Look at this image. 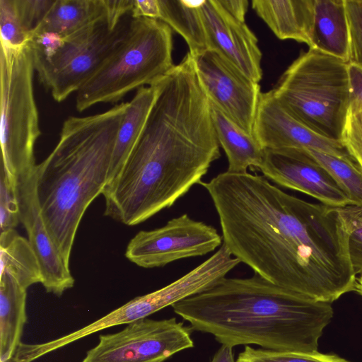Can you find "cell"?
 Returning <instances> with one entry per match:
<instances>
[{
  "mask_svg": "<svg viewBox=\"0 0 362 362\" xmlns=\"http://www.w3.org/2000/svg\"><path fill=\"white\" fill-rule=\"evenodd\" d=\"M236 362H349L334 354L277 351L246 346Z\"/></svg>",
  "mask_w": 362,
  "mask_h": 362,
  "instance_id": "cell-26",
  "label": "cell"
},
{
  "mask_svg": "<svg viewBox=\"0 0 362 362\" xmlns=\"http://www.w3.org/2000/svg\"><path fill=\"white\" fill-rule=\"evenodd\" d=\"M310 49L349 61V31L344 0H315Z\"/></svg>",
  "mask_w": 362,
  "mask_h": 362,
  "instance_id": "cell-19",
  "label": "cell"
},
{
  "mask_svg": "<svg viewBox=\"0 0 362 362\" xmlns=\"http://www.w3.org/2000/svg\"><path fill=\"white\" fill-rule=\"evenodd\" d=\"M158 92L142 134L104 189V214L135 226L172 206L221 156L210 103L194 67L175 66Z\"/></svg>",
  "mask_w": 362,
  "mask_h": 362,
  "instance_id": "cell-2",
  "label": "cell"
},
{
  "mask_svg": "<svg viewBox=\"0 0 362 362\" xmlns=\"http://www.w3.org/2000/svg\"><path fill=\"white\" fill-rule=\"evenodd\" d=\"M16 192L21 222L40 267L41 284L47 292L60 296L74 286V279L69 264L56 247L45 225L37 196L36 166L16 181Z\"/></svg>",
  "mask_w": 362,
  "mask_h": 362,
  "instance_id": "cell-13",
  "label": "cell"
},
{
  "mask_svg": "<svg viewBox=\"0 0 362 362\" xmlns=\"http://www.w3.org/2000/svg\"><path fill=\"white\" fill-rule=\"evenodd\" d=\"M305 151L327 170L349 198L351 205L362 206V171L352 159L313 149Z\"/></svg>",
  "mask_w": 362,
  "mask_h": 362,
  "instance_id": "cell-25",
  "label": "cell"
},
{
  "mask_svg": "<svg viewBox=\"0 0 362 362\" xmlns=\"http://www.w3.org/2000/svg\"><path fill=\"white\" fill-rule=\"evenodd\" d=\"M258 170L267 180L308 194L324 205L334 208L351 205L331 175L305 150L264 149Z\"/></svg>",
  "mask_w": 362,
  "mask_h": 362,
  "instance_id": "cell-12",
  "label": "cell"
},
{
  "mask_svg": "<svg viewBox=\"0 0 362 362\" xmlns=\"http://www.w3.org/2000/svg\"><path fill=\"white\" fill-rule=\"evenodd\" d=\"M221 5L232 16L245 21L248 8L247 0H219Z\"/></svg>",
  "mask_w": 362,
  "mask_h": 362,
  "instance_id": "cell-35",
  "label": "cell"
},
{
  "mask_svg": "<svg viewBox=\"0 0 362 362\" xmlns=\"http://www.w3.org/2000/svg\"><path fill=\"white\" fill-rule=\"evenodd\" d=\"M200 11L209 49L218 52L259 83L262 78V54L257 37L245 21L229 14L219 0H204Z\"/></svg>",
  "mask_w": 362,
  "mask_h": 362,
  "instance_id": "cell-15",
  "label": "cell"
},
{
  "mask_svg": "<svg viewBox=\"0 0 362 362\" xmlns=\"http://www.w3.org/2000/svg\"><path fill=\"white\" fill-rule=\"evenodd\" d=\"M252 7L279 39L311 47L315 0H253Z\"/></svg>",
  "mask_w": 362,
  "mask_h": 362,
  "instance_id": "cell-17",
  "label": "cell"
},
{
  "mask_svg": "<svg viewBox=\"0 0 362 362\" xmlns=\"http://www.w3.org/2000/svg\"><path fill=\"white\" fill-rule=\"evenodd\" d=\"M178 301V293L168 284L150 293L138 296L106 315L73 332L40 344L18 346L13 362H33L83 337L115 326L129 325Z\"/></svg>",
  "mask_w": 362,
  "mask_h": 362,
  "instance_id": "cell-16",
  "label": "cell"
},
{
  "mask_svg": "<svg viewBox=\"0 0 362 362\" xmlns=\"http://www.w3.org/2000/svg\"><path fill=\"white\" fill-rule=\"evenodd\" d=\"M346 235L347 249L356 275H362V209L349 205L339 208Z\"/></svg>",
  "mask_w": 362,
  "mask_h": 362,
  "instance_id": "cell-27",
  "label": "cell"
},
{
  "mask_svg": "<svg viewBox=\"0 0 362 362\" xmlns=\"http://www.w3.org/2000/svg\"><path fill=\"white\" fill-rule=\"evenodd\" d=\"M349 76V111L362 110V68L356 64L348 63Z\"/></svg>",
  "mask_w": 362,
  "mask_h": 362,
  "instance_id": "cell-33",
  "label": "cell"
},
{
  "mask_svg": "<svg viewBox=\"0 0 362 362\" xmlns=\"http://www.w3.org/2000/svg\"><path fill=\"white\" fill-rule=\"evenodd\" d=\"M132 16L160 20V9L158 0H134Z\"/></svg>",
  "mask_w": 362,
  "mask_h": 362,
  "instance_id": "cell-34",
  "label": "cell"
},
{
  "mask_svg": "<svg viewBox=\"0 0 362 362\" xmlns=\"http://www.w3.org/2000/svg\"><path fill=\"white\" fill-rule=\"evenodd\" d=\"M54 1V0H14L21 25L30 39Z\"/></svg>",
  "mask_w": 362,
  "mask_h": 362,
  "instance_id": "cell-31",
  "label": "cell"
},
{
  "mask_svg": "<svg viewBox=\"0 0 362 362\" xmlns=\"http://www.w3.org/2000/svg\"><path fill=\"white\" fill-rule=\"evenodd\" d=\"M253 131L264 149H313L352 159L341 141L325 138L294 119L272 90L260 95Z\"/></svg>",
  "mask_w": 362,
  "mask_h": 362,
  "instance_id": "cell-14",
  "label": "cell"
},
{
  "mask_svg": "<svg viewBox=\"0 0 362 362\" xmlns=\"http://www.w3.org/2000/svg\"><path fill=\"white\" fill-rule=\"evenodd\" d=\"M132 18L129 14L115 21L107 14L63 37L54 50L32 52L38 79L55 101L61 103L78 90L125 38Z\"/></svg>",
  "mask_w": 362,
  "mask_h": 362,
  "instance_id": "cell-8",
  "label": "cell"
},
{
  "mask_svg": "<svg viewBox=\"0 0 362 362\" xmlns=\"http://www.w3.org/2000/svg\"><path fill=\"white\" fill-rule=\"evenodd\" d=\"M26 289L6 274L0 279V362H13L26 316Z\"/></svg>",
  "mask_w": 362,
  "mask_h": 362,
  "instance_id": "cell-21",
  "label": "cell"
},
{
  "mask_svg": "<svg viewBox=\"0 0 362 362\" xmlns=\"http://www.w3.org/2000/svg\"><path fill=\"white\" fill-rule=\"evenodd\" d=\"M0 265V274L9 275L26 290L31 285L42 282L36 255L28 240L15 229L1 232Z\"/></svg>",
  "mask_w": 362,
  "mask_h": 362,
  "instance_id": "cell-24",
  "label": "cell"
},
{
  "mask_svg": "<svg viewBox=\"0 0 362 362\" xmlns=\"http://www.w3.org/2000/svg\"><path fill=\"white\" fill-rule=\"evenodd\" d=\"M172 28L160 20L133 18L119 46L76 92V109L116 103L135 88L168 73L173 62Z\"/></svg>",
  "mask_w": 362,
  "mask_h": 362,
  "instance_id": "cell-5",
  "label": "cell"
},
{
  "mask_svg": "<svg viewBox=\"0 0 362 362\" xmlns=\"http://www.w3.org/2000/svg\"><path fill=\"white\" fill-rule=\"evenodd\" d=\"M204 0H158L160 20L180 34L187 42L189 53L195 57L209 49L200 7Z\"/></svg>",
  "mask_w": 362,
  "mask_h": 362,
  "instance_id": "cell-23",
  "label": "cell"
},
{
  "mask_svg": "<svg viewBox=\"0 0 362 362\" xmlns=\"http://www.w3.org/2000/svg\"><path fill=\"white\" fill-rule=\"evenodd\" d=\"M272 91L302 124L341 141L349 111L348 63L310 49L288 67Z\"/></svg>",
  "mask_w": 362,
  "mask_h": 362,
  "instance_id": "cell-6",
  "label": "cell"
},
{
  "mask_svg": "<svg viewBox=\"0 0 362 362\" xmlns=\"http://www.w3.org/2000/svg\"><path fill=\"white\" fill-rule=\"evenodd\" d=\"M192 329L222 345L255 344L277 351L313 353L333 317L331 303L317 301L255 274L224 277L172 305Z\"/></svg>",
  "mask_w": 362,
  "mask_h": 362,
  "instance_id": "cell-3",
  "label": "cell"
},
{
  "mask_svg": "<svg viewBox=\"0 0 362 362\" xmlns=\"http://www.w3.org/2000/svg\"><path fill=\"white\" fill-rule=\"evenodd\" d=\"M210 108L218 141L228 159L226 171L244 173L248 168L258 170L263 161L264 149L255 136L244 131L211 103Z\"/></svg>",
  "mask_w": 362,
  "mask_h": 362,
  "instance_id": "cell-20",
  "label": "cell"
},
{
  "mask_svg": "<svg viewBox=\"0 0 362 362\" xmlns=\"http://www.w3.org/2000/svg\"><path fill=\"white\" fill-rule=\"evenodd\" d=\"M201 185L218 214L223 244L255 274L320 302L355 291L339 208L305 202L247 172L226 171Z\"/></svg>",
  "mask_w": 362,
  "mask_h": 362,
  "instance_id": "cell-1",
  "label": "cell"
},
{
  "mask_svg": "<svg viewBox=\"0 0 362 362\" xmlns=\"http://www.w3.org/2000/svg\"><path fill=\"white\" fill-rule=\"evenodd\" d=\"M0 35L1 45L10 47H22L30 40L21 25L14 0H0Z\"/></svg>",
  "mask_w": 362,
  "mask_h": 362,
  "instance_id": "cell-28",
  "label": "cell"
},
{
  "mask_svg": "<svg viewBox=\"0 0 362 362\" xmlns=\"http://www.w3.org/2000/svg\"><path fill=\"white\" fill-rule=\"evenodd\" d=\"M361 209H362V206H361Z\"/></svg>",
  "mask_w": 362,
  "mask_h": 362,
  "instance_id": "cell-38",
  "label": "cell"
},
{
  "mask_svg": "<svg viewBox=\"0 0 362 362\" xmlns=\"http://www.w3.org/2000/svg\"><path fill=\"white\" fill-rule=\"evenodd\" d=\"M158 92V85L156 81L150 86L139 88L129 102L116 136L107 185L117 175L137 144Z\"/></svg>",
  "mask_w": 362,
  "mask_h": 362,
  "instance_id": "cell-18",
  "label": "cell"
},
{
  "mask_svg": "<svg viewBox=\"0 0 362 362\" xmlns=\"http://www.w3.org/2000/svg\"><path fill=\"white\" fill-rule=\"evenodd\" d=\"M217 230L184 214L163 227L139 231L129 243L126 257L143 268L161 267L174 261L205 255L220 247Z\"/></svg>",
  "mask_w": 362,
  "mask_h": 362,
  "instance_id": "cell-10",
  "label": "cell"
},
{
  "mask_svg": "<svg viewBox=\"0 0 362 362\" xmlns=\"http://www.w3.org/2000/svg\"><path fill=\"white\" fill-rule=\"evenodd\" d=\"M192 329L176 318H144L122 330L100 334L81 362H164L194 346Z\"/></svg>",
  "mask_w": 362,
  "mask_h": 362,
  "instance_id": "cell-9",
  "label": "cell"
},
{
  "mask_svg": "<svg viewBox=\"0 0 362 362\" xmlns=\"http://www.w3.org/2000/svg\"><path fill=\"white\" fill-rule=\"evenodd\" d=\"M107 14V0H54L31 37L45 32L66 37Z\"/></svg>",
  "mask_w": 362,
  "mask_h": 362,
  "instance_id": "cell-22",
  "label": "cell"
},
{
  "mask_svg": "<svg viewBox=\"0 0 362 362\" xmlns=\"http://www.w3.org/2000/svg\"><path fill=\"white\" fill-rule=\"evenodd\" d=\"M211 362H236L234 359L233 347L222 345L216 351Z\"/></svg>",
  "mask_w": 362,
  "mask_h": 362,
  "instance_id": "cell-36",
  "label": "cell"
},
{
  "mask_svg": "<svg viewBox=\"0 0 362 362\" xmlns=\"http://www.w3.org/2000/svg\"><path fill=\"white\" fill-rule=\"evenodd\" d=\"M349 31V61L362 68V0H344Z\"/></svg>",
  "mask_w": 362,
  "mask_h": 362,
  "instance_id": "cell-30",
  "label": "cell"
},
{
  "mask_svg": "<svg viewBox=\"0 0 362 362\" xmlns=\"http://www.w3.org/2000/svg\"><path fill=\"white\" fill-rule=\"evenodd\" d=\"M128 105L123 102L101 113L69 117L54 148L36 165L41 214L69 264L81 218L107 184L116 136Z\"/></svg>",
  "mask_w": 362,
  "mask_h": 362,
  "instance_id": "cell-4",
  "label": "cell"
},
{
  "mask_svg": "<svg viewBox=\"0 0 362 362\" xmlns=\"http://www.w3.org/2000/svg\"><path fill=\"white\" fill-rule=\"evenodd\" d=\"M34 71L28 42L16 48L1 45V165L16 184L37 165L34 148L41 132L34 96Z\"/></svg>",
  "mask_w": 362,
  "mask_h": 362,
  "instance_id": "cell-7",
  "label": "cell"
},
{
  "mask_svg": "<svg viewBox=\"0 0 362 362\" xmlns=\"http://www.w3.org/2000/svg\"><path fill=\"white\" fill-rule=\"evenodd\" d=\"M355 291L362 296V275L356 279V285Z\"/></svg>",
  "mask_w": 362,
  "mask_h": 362,
  "instance_id": "cell-37",
  "label": "cell"
},
{
  "mask_svg": "<svg viewBox=\"0 0 362 362\" xmlns=\"http://www.w3.org/2000/svg\"><path fill=\"white\" fill-rule=\"evenodd\" d=\"M193 58L197 76L209 102L254 136V124L262 93L259 83L213 49Z\"/></svg>",
  "mask_w": 362,
  "mask_h": 362,
  "instance_id": "cell-11",
  "label": "cell"
},
{
  "mask_svg": "<svg viewBox=\"0 0 362 362\" xmlns=\"http://www.w3.org/2000/svg\"><path fill=\"white\" fill-rule=\"evenodd\" d=\"M341 142L362 171V110L348 112Z\"/></svg>",
  "mask_w": 362,
  "mask_h": 362,
  "instance_id": "cell-32",
  "label": "cell"
},
{
  "mask_svg": "<svg viewBox=\"0 0 362 362\" xmlns=\"http://www.w3.org/2000/svg\"><path fill=\"white\" fill-rule=\"evenodd\" d=\"M21 222L16 184L12 182L4 168L0 170L1 232L14 229Z\"/></svg>",
  "mask_w": 362,
  "mask_h": 362,
  "instance_id": "cell-29",
  "label": "cell"
}]
</instances>
